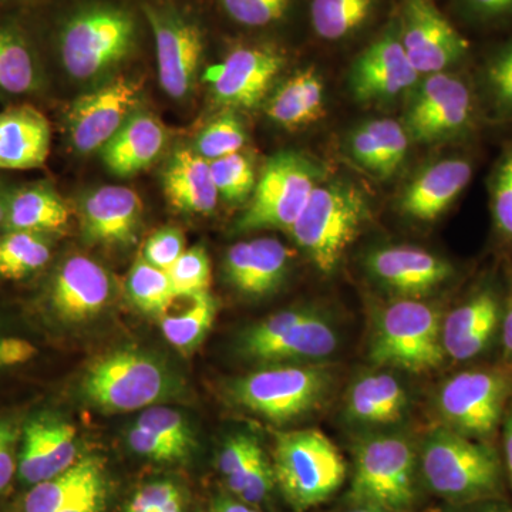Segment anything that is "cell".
Returning <instances> with one entry per match:
<instances>
[{
  "mask_svg": "<svg viewBox=\"0 0 512 512\" xmlns=\"http://www.w3.org/2000/svg\"><path fill=\"white\" fill-rule=\"evenodd\" d=\"M0 367H3V365H2V360H0Z\"/></svg>",
  "mask_w": 512,
  "mask_h": 512,
  "instance_id": "62",
  "label": "cell"
},
{
  "mask_svg": "<svg viewBox=\"0 0 512 512\" xmlns=\"http://www.w3.org/2000/svg\"><path fill=\"white\" fill-rule=\"evenodd\" d=\"M109 272L92 258L74 255L57 269L50 286V305L64 322L79 323L99 315L111 299Z\"/></svg>",
  "mask_w": 512,
  "mask_h": 512,
  "instance_id": "20",
  "label": "cell"
},
{
  "mask_svg": "<svg viewBox=\"0 0 512 512\" xmlns=\"http://www.w3.org/2000/svg\"><path fill=\"white\" fill-rule=\"evenodd\" d=\"M365 268L377 285L404 299L426 298L456 275L447 259L409 245L372 249L366 255Z\"/></svg>",
  "mask_w": 512,
  "mask_h": 512,
  "instance_id": "17",
  "label": "cell"
},
{
  "mask_svg": "<svg viewBox=\"0 0 512 512\" xmlns=\"http://www.w3.org/2000/svg\"><path fill=\"white\" fill-rule=\"evenodd\" d=\"M19 429L15 423L0 420V491L8 487L16 471V444Z\"/></svg>",
  "mask_w": 512,
  "mask_h": 512,
  "instance_id": "50",
  "label": "cell"
},
{
  "mask_svg": "<svg viewBox=\"0 0 512 512\" xmlns=\"http://www.w3.org/2000/svg\"><path fill=\"white\" fill-rule=\"evenodd\" d=\"M136 424L183 448L185 453L190 454L191 448L194 447V434L190 424L183 414L168 407H153L147 410L138 417Z\"/></svg>",
  "mask_w": 512,
  "mask_h": 512,
  "instance_id": "45",
  "label": "cell"
},
{
  "mask_svg": "<svg viewBox=\"0 0 512 512\" xmlns=\"http://www.w3.org/2000/svg\"><path fill=\"white\" fill-rule=\"evenodd\" d=\"M180 497L177 485L170 481H158L141 488L128 504L126 512H165Z\"/></svg>",
  "mask_w": 512,
  "mask_h": 512,
  "instance_id": "49",
  "label": "cell"
},
{
  "mask_svg": "<svg viewBox=\"0 0 512 512\" xmlns=\"http://www.w3.org/2000/svg\"><path fill=\"white\" fill-rule=\"evenodd\" d=\"M420 74L404 52L397 29L390 28L356 57L348 83L353 99L362 104L386 103L410 92Z\"/></svg>",
  "mask_w": 512,
  "mask_h": 512,
  "instance_id": "16",
  "label": "cell"
},
{
  "mask_svg": "<svg viewBox=\"0 0 512 512\" xmlns=\"http://www.w3.org/2000/svg\"><path fill=\"white\" fill-rule=\"evenodd\" d=\"M259 447L261 446L258 441L248 434L229 437L218 458V467L225 480L228 481L229 478L237 476L239 471L251 461Z\"/></svg>",
  "mask_w": 512,
  "mask_h": 512,
  "instance_id": "48",
  "label": "cell"
},
{
  "mask_svg": "<svg viewBox=\"0 0 512 512\" xmlns=\"http://www.w3.org/2000/svg\"><path fill=\"white\" fill-rule=\"evenodd\" d=\"M512 403V366L471 367L441 384L437 410L444 426L470 439L494 443Z\"/></svg>",
  "mask_w": 512,
  "mask_h": 512,
  "instance_id": "6",
  "label": "cell"
},
{
  "mask_svg": "<svg viewBox=\"0 0 512 512\" xmlns=\"http://www.w3.org/2000/svg\"><path fill=\"white\" fill-rule=\"evenodd\" d=\"M141 84L130 77H116L70 104L66 126L74 150L100 151L126 121L138 111Z\"/></svg>",
  "mask_w": 512,
  "mask_h": 512,
  "instance_id": "13",
  "label": "cell"
},
{
  "mask_svg": "<svg viewBox=\"0 0 512 512\" xmlns=\"http://www.w3.org/2000/svg\"><path fill=\"white\" fill-rule=\"evenodd\" d=\"M491 214L495 231L512 242V147L505 151L495 167L491 184Z\"/></svg>",
  "mask_w": 512,
  "mask_h": 512,
  "instance_id": "43",
  "label": "cell"
},
{
  "mask_svg": "<svg viewBox=\"0 0 512 512\" xmlns=\"http://www.w3.org/2000/svg\"><path fill=\"white\" fill-rule=\"evenodd\" d=\"M501 456H503L507 487L512 493V403L501 426Z\"/></svg>",
  "mask_w": 512,
  "mask_h": 512,
  "instance_id": "54",
  "label": "cell"
},
{
  "mask_svg": "<svg viewBox=\"0 0 512 512\" xmlns=\"http://www.w3.org/2000/svg\"><path fill=\"white\" fill-rule=\"evenodd\" d=\"M10 188L8 191L0 192V228H2L3 222H5L6 210H8V197Z\"/></svg>",
  "mask_w": 512,
  "mask_h": 512,
  "instance_id": "59",
  "label": "cell"
},
{
  "mask_svg": "<svg viewBox=\"0 0 512 512\" xmlns=\"http://www.w3.org/2000/svg\"><path fill=\"white\" fill-rule=\"evenodd\" d=\"M217 312V301L208 291L175 295L160 315L161 330L175 349L191 353L207 338Z\"/></svg>",
  "mask_w": 512,
  "mask_h": 512,
  "instance_id": "33",
  "label": "cell"
},
{
  "mask_svg": "<svg viewBox=\"0 0 512 512\" xmlns=\"http://www.w3.org/2000/svg\"><path fill=\"white\" fill-rule=\"evenodd\" d=\"M443 315L423 299L397 298L377 316L369 357L376 366L410 373L439 369L446 359Z\"/></svg>",
  "mask_w": 512,
  "mask_h": 512,
  "instance_id": "5",
  "label": "cell"
},
{
  "mask_svg": "<svg viewBox=\"0 0 512 512\" xmlns=\"http://www.w3.org/2000/svg\"><path fill=\"white\" fill-rule=\"evenodd\" d=\"M409 402V394L397 377L387 372L366 373L349 387L345 414L359 426H392L406 417Z\"/></svg>",
  "mask_w": 512,
  "mask_h": 512,
  "instance_id": "28",
  "label": "cell"
},
{
  "mask_svg": "<svg viewBox=\"0 0 512 512\" xmlns=\"http://www.w3.org/2000/svg\"><path fill=\"white\" fill-rule=\"evenodd\" d=\"M9 185L6 184V181L3 180L2 177H0V192H5V191H8L9 190Z\"/></svg>",
  "mask_w": 512,
  "mask_h": 512,
  "instance_id": "61",
  "label": "cell"
},
{
  "mask_svg": "<svg viewBox=\"0 0 512 512\" xmlns=\"http://www.w3.org/2000/svg\"><path fill=\"white\" fill-rule=\"evenodd\" d=\"M174 390V379L156 357L123 349L100 357L87 369L82 392L97 409L128 413L161 402Z\"/></svg>",
  "mask_w": 512,
  "mask_h": 512,
  "instance_id": "10",
  "label": "cell"
},
{
  "mask_svg": "<svg viewBox=\"0 0 512 512\" xmlns=\"http://www.w3.org/2000/svg\"><path fill=\"white\" fill-rule=\"evenodd\" d=\"M464 5L480 18H497L512 12V0H463Z\"/></svg>",
  "mask_w": 512,
  "mask_h": 512,
  "instance_id": "53",
  "label": "cell"
},
{
  "mask_svg": "<svg viewBox=\"0 0 512 512\" xmlns=\"http://www.w3.org/2000/svg\"><path fill=\"white\" fill-rule=\"evenodd\" d=\"M345 512H397L386 510V508L375 507V505H366V504H353L352 508H349L348 511Z\"/></svg>",
  "mask_w": 512,
  "mask_h": 512,
  "instance_id": "58",
  "label": "cell"
},
{
  "mask_svg": "<svg viewBox=\"0 0 512 512\" xmlns=\"http://www.w3.org/2000/svg\"><path fill=\"white\" fill-rule=\"evenodd\" d=\"M419 471L431 493L450 505L507 497L503 456L495 444L470 439L446 426L424 439Z\"/></svg>",
  "mask_w": 512,
  "mask_h": 512,
  "instance_id": "1",
  "label": "cell"
},
{
  "mask_svg": "<svg viewBox=\"0 0 512 512\" xmlns=\"http://www.w3.org/2000/svg\"><path fill=\"white\" fill-rule=\"evenodd\" d=\"M210 164L212 180L222 200L231 204L249 201L258 180L251 158L239 151Z\"/></svg>",
  "mask_w": 512,
  "mask_h": 512,
  "instance_id": "39",
  "label": "cell"
},
{
  "mask_svg": "<svg viewBox=\"0 0 512 512\" xmlns=\"http://www.w3.org/2000/svg\"><path fill=\"white\" fill-rule=\"evenodd\" d=\"M333 375L322 365L275 366L256 370L232 386V399L271 423L285 424L323 406L332 392Z\"/></svg>",
  "mask_w": 512,
  "mask_h": 512,
  "instance_id": "7",
  "label": "cell"
},
{
  "mask_svg": "<svg viewBox=\"0 0 512 512\" xmlns=\"http://www.w3.org/2000/svg\"><path fill=\"white\" fill-rule=\"evenodd\" d=\"M410 92L402 123L410 141L441 143L463 136L473 127V92L457 74H429Z\"/></svg>",
  "mask_w": 512,
  "mask_h": 512,
  "instance_id": "11",
  "label": "cell"
},
{
  "mask_svg": "<svg viewBox=\"0 0 512 512\" xmlns=\"http://www.w3.org/2000/svg\"><path fill=\"white\" fill-rule=\"evenodd\" d=\"M483 84L488 106L497 119L512 117V39L485 63Z\"/></svg>",
  "mask_w": 512,
  "mask_h": 512,
  "instance_id": "40",
  "label": "cell"
},
{
  "mask_svg": "<svg viewBox=\"0 0 512 512\" xmlns=\"http://www.w3.org/2000/svg\"><path fill=\"white\" fill-rule=\"evenodd\" d=\"M101 476H104L103 460L84 457L59 476L33 485L25 498V512L60 511Z\"/></svg>",
  "mask_w": 512,
  "mask_h": 512,
  "instance_id": "34",
  "label": "cell"
},
{
  "mask_svg": "<svg viewBox=\"0 0 512 512\" xmlns=\"http://www.w3.org/2000/svg\"><path fill=\"white\" fill-rule=\"evenodd\" d=\"M167 274L177 295L207 292L211 285V261L207 249L202 245L185 249Z\"/></svg>",
  "mask_w": 512,
  "mask_h": 512,
  "instance_id": "42",
  "label": "cell"
},
{
  "mask_svg": "<svg viewBox=\"0 0 512 512\" xmlns=\"http://www.w3.org/2000/svg\"><path fill=\"white\" fill-rule=\"evenodd\" d=\"M397 32L420 76L447 72L468 52L466 37L448 22L433 0H402Z\"/></svg>",
  "mask_w": 512,
  "mask_h": 512,
  "instance_id": "15",
  "label": "cell"
},
{
  "mask_svg": "<svg viewBox=\"0 0 512 512\" xmlns=\"http://www.w3.org/2000/svg\"><path fill=\"white\" fill-rule=\"evenodd\" d=\"M338 329L325 312L309 306L305 315L251 356L261 363L320 362L335 353Z\"/></svg>",
  "mask_w": 512,
  "mask_h": 512,
  "instance_id": "25",
  "label": "cell"
},
{
  "mask_svg": "<svg viewBox=\"0 0 512 512\" xmlns=\"http://www.w3.org/2000/svg\"><path fill=\"white\" fill-rule=\"evenodd\" d=\"M229 18L248 28H264L285 18L291 0H221Z\"/></svg>",
  "mask_w": 512,
  "mask_h": 512,
  "instance_id": "44",
  "label": "cell"
},
{
  "mask_svg": "<svg viewBox=\"0 0 512 512\" xmlns=\"http://www.w3.org/2000/svg\"><path fill=\"white\" fill-rule=\"evenodd\" d=\"M286 63L274 46H241L204 74L212 97L228 110H249L266 99Z\"/></svg>",
  "mask_w": 512,
  "mask_h": 512,
  "instance_id": "14",
  "label": "cell"
},
{
  "mask_svg": "<svg viewBox=\"0 0 512 512\" xmlns=\"http://www.w3.org/2000/svg\"><path fill=\"white\" fill-rule=\"evenodd\" d=\"M376 9L377 0H312V28L320 39L338 42L365 28Z\"/></svg>",
  "mask_w": 512,
  "mask_h": 512,
  "instance_id": "35",
  "label": "cell"
},
{
  "mask_svg": "<svg viewBox=\"0 0 512 512\" xmlns=\"http://www.w3.org/2000/svg\"><path fill=\"white\" fill-rule=\"evenodd\" d=\"M69 220V207L59 192L52 184L40 181L10 188L2 229L52 235L63 231Z\"/></svg>",
  "mask_w": 512,
  "mask_h": 512,
  "instance_id": "30",
  "label": "cell"
},
{
  "mask_svg": "<svg viewBox=\"0 0 512 512\" xmlns=\"http://www.w3.org/2000/svg\"><path fill=\"white\" fill-rule=\"evenodd\" d=\"M35 355V346L28 340L0 338V360H2L3 367L22 365Z\"/></svg>",
  "mask_w": 512,
  "mask_h": 512,
  "instance_id": "52",
  "label": "cell"
},
{
  "mask_svg": "<svg viewBox=\"0 0 512 512\" xmlns=\"http://www.w3.org/2000/svg\"><path fill=\"white\" fill-rule=\"evenodd\" d=\"M137 23L127 9L114 5L87 6L64 20L56 47L63 69L80 82L110 73L133 53Z\"/></svg>",
  "mask_w": 512,
  "mask_h": 512,
  "instance_id": "3",
  "label": "cell"
},
{
  "mask_svg": "<svg viewBox=\"0 0 512 512\" xmlns=\"http://www.w3.org/2000/svg\"><path fill=\"white\" fill-rule=\"evenodd\" d=\"M106 498V476H101L57 512H103Z\"/></svg>",
  "mask_w": 512,
  "mask_h": 512,
  "instance_id": "51",
  "label": "cell"
},
{
  "mask_svg": "<svg viewBox=\"0 0 512 512\" xmlns=\"http://www.w3.org/2000/svg\"><path fill=\"white\" fill-rule=\"evenodd\" d=\"M163 188L171 207L185 214L208 215L217 208V187L210 161L194 148H177L163 170Z\"/></svg>",
  "mask_w": 512,
  "mask_h": 512,
  "instance_id": "27",
  "label": "cell"
},
{
  "mask_svg": "<svg viewBox=\"0 0 512 512\" xmlns=\"http://www.w3.org/2000/svg\"><path fill=\"white\" fill-rule=\"evenodd\" d=\"M419 454L402 436H370L359 441L349 498L352 504L409 512L417 500Z\"/></svg>",
  "mask_w": 512,
  "mask_h": 512,
  "instance_id": "8",
  "label": "cell"
},
{
  "mask_svg": "<svg viewBox=\"0 0 512 512\" xmlns=\"http://www.w3.org/2000/svg\"><path fill=\"white\" fill-rule=\"evenodd\" d=\"M504 301L494 286H481L466 301L443 316L441 340L454 362H471L484 356L500 339Z\"/></svg>",
  "mask_w": 512,
  "mask_h": 512,
  "instance_id": "18",
  "label": "cell"
},
{
  "mask_svg": "<svg viewBox=\"0 0 512 512\" xmlns=\"http://www.w3.org/2000/svg\"><path fill=\"white\" fill-rule=\"evenodd\" d=\"M322 178V168L311 158L296 151L274 154L262 168L235 229L238 232L291 231Z\"/></svg>",
  "mask_w": 512,
  "mask_h": 512,
  "instance_id": "9",
  "label": "cell"
},
{
  "mask_svg": "<svg viewBox=\"0 0 512 512\" xmlns=\"http://www.w3.org/2000/svg\"><path fill=\"white\" fill-rule=\"evenodd\" d=\"M446 512H512V504L507 497L491 498L466 505H450Z\"/></svg>",
  "mask_w": 512,
  "mask_h": 512,
  "instance_id": "56",
  "label": "cell"
},
{
  "mask_svg": "<svg viewBox=\"0 0 512 512\" xmlns=\"http://www.w3.org/2000/svg\"><path fill=\"white\" fill-rule=\"evenodd\" d=\"M50 146L52 127L35 106L15 104L0 111V171L43 168Z\"/></svg>",
  "mask_w": 512,
  "mask_h": 512,
  "instance_id": "24",
  "label": "cell"
},
{
  "mask_svg": "<svg viewBox=\"0 0 512 512\" xmlns=\"http://www.w3.org/2000/svg\"><path fill=\"white\" fill-rule=\"evenodd\" d=\"M409 146L403 124L393 119L365 121L348 137V150L355 163L380 180L392 178L403 167Z\"/></svg>",
  "mask_w": 512,
  "mask_h": 512,
  "instance_id": "29",
  "label": "cell"
},
{
  "mask_svg": "<svg viewBox=\"0 0 512 512\" xmlns=\"http://www.w3.org/2000/svg\"><path fill=\"white\" fill-rule=\"evenodd\" d=\"M265 113L286 130H299L325 116V83L315 67L293 73L266 99Z\"/></svg>",
  "mask_w": 512,
  "mask_h": 512,
  "instance_id": "31",
  "label": "cell"
},
{
  "mask_svg": "<svg viewBox=\"0 0 512 512\" xmlns=\"http://www.w3.org/2000/svg\"><path fill=\"white\" fill-rule=\"evenodd\" d=\"M211 512H259L242 501H235L232 498L221 497L212 504Z\"/></svg>",
  "mask_w": 512,
  "mask_h": 512,
  "instance_id": "57",
  "label": "cell"
},
{
  "mask_svg": "<svg viewBox=\"0 0 512 512\" xmlns=\"http://www.w3.org/2000/svg\"><path fill=\"white\" fill-rule=\"evenodd\" d=\"M229 490L245 504H259L266 500L275 484L274 467L259 447L251 461L237 476L227 481Z\"/></svg>",
  "mask_w": 512,
  "mask_h": 512,
  "instance_id": "41",
  "label": "cell"
},
{
  "mask_svg": "<svg viewBox=\"0 0 512 512\" xmlns=\"http://www.w3.org/2000/svg\"><path fill=\"white\" fill-rule=\"evenodd\" d=\"M49 237L29 231L5 232L0 237V278L18 281L49 264Z\"/></svg>",
  "mask_w": 512,
  "mask_h": 512,
  "instance_id": "36",
  "label": "cell"
},
{
  "mask_svg": "<svg viewBox=\"0 0 512 512\" xmlns=\"http://www.w3.org/2000/svg\"><path fill=\"white\" fill-rule=\"evenodd\" d=\"M185 238L180 229L165 227L148 237L141 258L148 264L167 272L178 258L184 254Z\"/></svg>",
  "mask_w": 512,
  "mask_h": 512,
  "instance_id": "46",
  "label": "cell"
},
{
  "mask_svg": "<svg viewBox=\"0 0 512 512\" xmlns=\"http://www.w3.org/2000/svg\"><path fill=\"white\" fill-rule=\"evenodd\" d=\"M291 252L275 238L237 242L228 249L224 274L228 284L249 296H265L284 284Z\"/></svg>",
  "mask_w": 512,
  "mask_h": 512,
  "instance_id": "22",
  "label": "cell"
},
{
  "mask_svg": "<svg viewBox=\"0 0 512 512\" xmlns=\"http://www.w3.org/2000/svg\"><path fill=\"white\" fill-rule=\"evenodd\" d=\"M501 348H503V362L512 366V282L510 292L504 299L503 322L500 333Z\"/></svg>",
  "mask_w": 512,
  "mask_h": 512,
  "instance_id": "55",
  "label": "cell"
},
{
  "mask_svg": "<svg viewBox=\"0 0 512 512\" xmlns=\"http://www.w3.org/2000/svg\"><path fill=\"white\" fill-rule=\"evenodd\" d=\"M156 43L158 79L168 96L183 100L194 89L204 53L200 25L170 3H144Z\"/></svg>",
  "mask_w": 512,
  "mask_h": 512,
  "instance_id": "12",
  "label": "cell"
},
{
  "mask_svg": "<svg viewBox=\"0 0 512 512\" xmlns=\"http://www.w3.org/2000/svg\"><path fill=\"white\" fill-rule=\"evenodd\" d=\"M275 484L295 510L328 501L346 480L345 458L318 429L285 431L276 436Z\"/></svg>",
  "mask_w": 512,
  "mask_h": 512,
  "instance_id": "4",
  "label": "cell"
},
{
  "mask_svg": "<svg viewBox=\"0 0 512 512\" xmlns=\"http://www.w3.org/2000/svg\"><path fill=\"white\" fill-rule=\"evenodd\" d=\"M165 512H185L183 507V498L180 497L177 498V500H174Z\"/></svg>",
  "mask_w": 512,
  "mask_h": 512,
  "instance_id": "60",
  "label": "cell"
},
{
  "mask_svg": "<svg viewBox=\"0 0 512 512\" xmlns=\"http://www.w3.org/2000/svg\"><path fill=\"white\" fill-rule=\"evenodd\" d=\"M80 220L89 244L130 247L137 241L143 222V202L131 188L106 185L84 195Z\"/></svg>",
  "mask_w": 512,
  "mask_h": 512,
  "instance_id": "19",
  "label": "cell"
},
{
  "mask_svg": "<svg viewBox=\"0 0 512 512\" xmlns=\"http://www.w3.org/2000/svg\"><path fill=\"white\" fill-rule=\"evenodd\" d=\"M473 177L464 158H444L421 168L400 194L399 208L413 221L433 222L453 205Z\"/></svg>",
  "mask_w": 512,
  "mask_h": 512,
  "instance_id": "21",
  "label": "cell"
},
{
  "mask_svg": "<svg viewBox=\"0 0 512 512\" xmlns=\"http://www.w3.org/2000/svg\"><path fill=\"white\" fill-rule=\"evenodd\" d=\"M45 73L32 39L16 20L0 22V96L23 97L39 93Z\"/></svg>",
  "mask_w": 512,
  "mask_h": 512,
  "instance_id": "32",
  "label": "cell"
},
{
  "mask_svg": "<svg viewBox=\"0 0 512 512\" xmlns=\"http://www.w3.org/2000/svg\"><path fill=\"white\" fill-rule=\"evenodd\" d=\"M247 143V131L244 123L235 114V110L225 109L215 119L202 128L195 140L194 150L205 160L214 161L239 153Z\"/></svg>",
  "mask_w": 512,
  "mask_h": 512,
  "instance_id": "38",
  "label": "cell"
},
{
  "mask_svg": "<svg viewBox=\"0 0 512 512\" xmlns=\"http://www.w3.org/2000/svg\"><path fill=\"white\" fill-rule=\"evenodd\" d=\"M76 433L66 421L49 417L30 421L23 430L20 478L36 485L72 467L77 457Z\"/></svg>",
  "mask_w": 512,
  "mask_h": 512,
  "instance_id": "23",
  "label": "cell"
},
{
  "mask_svg": "<svg viewBox=\"0 0 512 512\" xmlns=\"http://www.w3.org/2000/svg\"><path fill=\"white\" fill-rule=\"evenodd\" d=\"M127 293L138 309L158 316L177 295L167 272L148 264L141 256L128 274Z\"/></svg>",
  "mask_w": 512,
  "mask_h": 512,
  "instance_id": "37",
  "label": "cell"
},
{
  "mask_svg": "<svg viewBox=\"0 0 512 512\" xmlns=\"http://www.w3.org/2000/svg\"><path fill=\"white\" fill-rule=\"evenodd\" d=\"M128 444L140 456L154 461L170 463V461L183 460L188 456L183 448L175 446L153 431L137 426V424H134L133 429L128 433Z\"/></svg>",
  "mask_w": 512,
  "mask_h": 512,
  "instance_id": "47",
  "label": "cell"
},
{
  "mask_svg": "<svg viewBox=\"0 0 512 512\" xmlns=\"http://www.w3.org/2000/svg\"><path fill=\"white\" fill-rule=\"evenodd\" d=\"M165 144L164 124L153 114L138 110L101 148V158L114 175L130 177L156 163Z\"/></svg>",
  "mask_w": 512,
  "mask_h": 512,
  "instance_id": "26",
  "label": "cell"
},
{
  "mask_svg": "<svg viewBox=\"0 0 512 512\" xmlns=\"http://www.w3.org/2000/svg\"><path fill=\"white\" fill-rule=\"evenodd\" d=\"M372 218L367 194L352 181L332 180L313 190L291 228L298 247L320 274L332 275Z\"/></svg>",
  "mask_w": 512,
  "mask_h": 512,
  "instance_id": "2",
  "label": "cell"
}]
</instances>
